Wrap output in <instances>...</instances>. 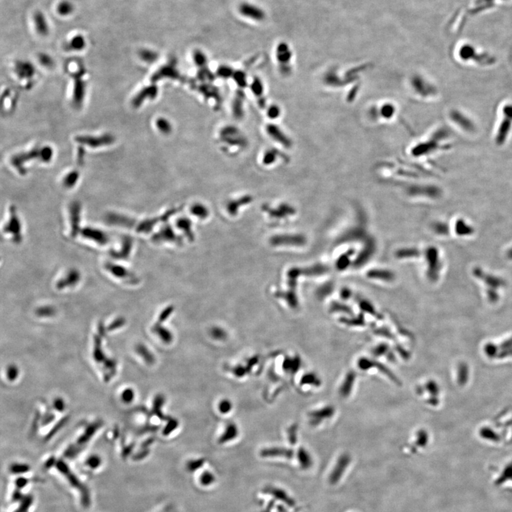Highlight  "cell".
I'll return each instance as SVG.
<instances>
[{
	"label": "cell",
	"mask_w": 512,
	"mask_h": 512,
	"mask_svg": "<svg viewBox=\"0 0 512 512\" xmlns=\"http://www.w3.org/2000/svg\"><path fill=\"white\" fill-rule=\"evenodd\" d=\"M73 4L70 1H68V0L61 1L57 6V12H58V15H61V16H69V15L73 13Z\"/></svg>",
	"instance_id": "9a60e30c"
},
{
	"label": "cell",
	"mask_w": 512,
	"mask_h": 512,
	"mask_svg": "<svg viewBox=\"0 0 512 512\" xmlns=\"http://www.w3.org/2000/svg\"><path fill=\"white\" fill-rule=\"evenodd\" d=\"M7 378L9 380L13 381L16 380L18 379V367L15 366V365H11L7 368Z\"/></svg>",
	"instance_id": "836d02e7"
},
{
	"label": "cell",
	"mask_w": 512,
	"mask_h": 512,
	"mask_svg": "<svg viewBox=\"0 0 512 512\" xmlns=\"http://www.w3.org/2000/svg\"><path fill=\"white\" fill-rule=\"evenodd\" d=\"M140 55L146 62H153L157 58V53L154 52L153 51L149 50V49L142 50L140 52Z\"/></svg>",
	"instance_id": "d4e9b609"
},
{
	"label": "cell",
	"mask_w": 512,
	"mask_h": 512,
	"mask_svg": "<svg viewBox=\"0 0 512 512\" xmlns=\"http://www.w3.org/2000/svg\"><path fill=\"white\" fill-rule=\"evenodd\" d=\"M348 459H341L340 460H339L337 467H335V469L333 470L331 475L329 476V482L332 485H334V484L339 482V479H341V476H342L345 469H346L347 465H348Z\"/></svg>",
	"instance_id": "30bf717a"
},
{
	"label": "cell",
	"mask_w": 512,
	"mask_h": 512,
	"mask_svg": "<svg viewBox=\"0 0 512 512\" xmlns=\"http://www.w3.org/2000/svg\"><path fill=\"white\" fill-rule=\"evenodd\" d=\"M192 211L193 213L197 214V215L200 216V217L202 216V217H205L206 216V214H207L206 208L203 207V206H201V205H197V206H194Z\"/></svg>",
	"instance_id": "d590c367"
},
{
	"label": "cell",
	"mask_w": 512,
	"mask_h": 512,
	"mask_svg": "<svg viewBox=\"0 0 512 512\" xmlns=\"http://www.w3.org/2000/svg\"><path fill=\"white\" fill-rule=\"evenodd\" d=\"M136 351L137 354L140 357H143L146 363L149 364V365H152V364L155 363V356L152 354V353L145 345H139L136 347Z\"/></svg>",
	"instance_id": "2e32d148"
},
{
	"label": "cell",
	"mask_w": 512,
	"mask_h": 512,
	"mask_svg": "<svg viewBox=\"0 0 512 512\" xmlns=\"http://www.w3.org/2000/svg\"><path fill=\"white\" fill-rule=\"evenodd\" d=\"M472 274L480 284L486 301L493 305L500 302L502 293L507 285V282L502 276L485 271L480 267L474 268Z\"/></svg>",
	"instance_id": "6da1fadb"
},
{
	"label": "cell",
	"mask_w": 512,
	"mask_h": 512,
	"mask_svg": "<svg viewBox=\"0 0 512 512\" xmlns=\"http://www.w3.org/2000/svg\"><path fill=\"white\" fill-rule=\"evenodd\" d=\"M179 422L176 419H171L170 420L168 421L167 424L163 430V435L164 436H169L170 433H172L176 428L178 427Z\"/></svg>",
	"instance_id": "83f0119b"
},
{
	"label": "cell",
	"mask_w": 512,
	"mask_h": 512,
	"mask_svg": "<svg viewBox=\"0 0 512 512\" xmlns=\"http://www.w3.org/2000/svg\"><path fill=\"white\" fill-rule=\"evenodd\" d=\"M123 323H124V321H123V320H118L115 321V322H113V323H112V325H110V328H109V329L112 330L114 329H116V328H120V327H121L122 325H123Z\"/></svg>",
	"instance_id": "f35d334b"
},
{
	"label": "cell",
	"mask_w": 512,
	"mask_h": 512,
	"mask_svg": "<svg viewBox=\"0 0 512 512\" xmlns=\"http://www.w3.org/2000/svg\"><path fill=\"white\" fill-rule=\"evenodd\" d=\"M101 457L97 456H91L90 457L88 458L87 461H86V465L92 469L98 468L101 465Z\"/></svg>",
	"instance_id": "4dcf8cb0"
},
{
	"label": "cell",
	"mask_w": 512,
	"mask_h": 512,
	"mask_svg": "<svg viewBox=\"0 0 512 512\" xmlns=\"http://www.w3.org/2000/svg\"><path fill=\"white\" fill-rule=\"evenodd\" d=\"M54 405H55V410L60 412L64 411L65 407H66L64 401L61 398H58V399H55Z\"/></svg>",
	"instance_id": "8d00e7d4"
},
{
	"label": "cell",
	"mask_w": 512,
	"mask_h": 512,
	"mask_svg": "<svg viewBox=\"0 0 512 512\" xmlns=\"http://www.w3.org/2000/svg\"><path fill=\"white\" fill-rule=\"evenodd\" d=\"M155 331L165 343L169 344L172 342V339H173V335H172V332H170L166 328L157 325L155 328Z\"/></svg>",
	"instance_id": "e0dca14e"
},
{
	"label": "cell",
	"mask_w": 512,
	"mask_h": 512,
	"mask_svg": "<svg viewBox=\"0 0 512 512\" xmlns=\"http://www.w3.org/2000/svg\"><path fill=\"white\" fill-rule=\"evenodd\" d=\"M454 235L457 238H467L473 237L475 233V228L473 223L462 217H456L452 223Z\"/></svg>",
	"instance_id": "3957f363"
},
{
	"label": "cell",
	"mask_w": 512,
	"mask_h": 512,
	"mask_svg": "<svg viewBox=\"0 0 512 512\" xmlns=\"http://www.w3.org/2000/svg\"><path fill=\"white\" fill-rule=\"evenodd\" d=\"M238 429L237 425L235 423L231 422V423L228 424L223 434L221 435V436L219 439V442L220 444L229 442V441L235 439L238 436Z\"/></svg>",
	"instance_id": "9c48e42d"
},
{
	"label": "cell",
	"mask_w": 512,
	"mask_h": 512,
	"mask_svg": "<svg viewBox=\"0 0 512 512\" xmlns=\"http://www.w3.org/2000/svg\"><path fill=\"white\" fill-rule=\"evenodd\" d=\"M257 362H258V358L256 357L250 359V360L248 361V368H249V369H251V368H252V367L255 366L256 364L257 363Z\"/></svg>",
	"instance_id": "b9f144b4"
},
{
	"label": "cell",
	"mask_w": 512,
	"mask_h": 512,
	"mask_svg": "<svg viewBox=\"0 0 512 512\" xmlns=\"http://www.w3.org/2000/svg\"><path fill=\"white\" fill-rule=\"evenodd\" d=\"M34 23L38 35L46 37L49 33V26L45 15L41 11H37L33 16Z\"/></svg>",
	"instance_id": "8992f818"
},
{
	"label": "cell",
	"mask_w": 512,
	"mask_h": 512,
	"mask_svg": "<svg viewBox=\"0 0 512 512\" xmlns=\"http://www.w3.org/2000/svg\"><path fill=\"white\" fill-rule=\"evenodd\" d=\"M86 46V40L82 35H76L68 43L67 48L69 50L79 51Z\"/></svg>",
	"instance_id": "5bb4252c"
},
{
	"label": "cell",
	"mask_w": 512,
	"mask_h": 512,
	"mask_svg": "<svg viewBox=\"0 0 512 512\" xmlns=\"http://www.w3.org/2000/svg\"><path fill=\"white\" fill-rule=\"evenodd\" d=\"M194 59L196 65H197L199 68H200V69L206 67L207 60H206V55H203L202 52H196V53L194 54Z\"/></svg>",
	"instance_id": "484cf974"
},
{
	"label": "cell",
	"mask_w": 512,
	"mask_h": 512,
	"mask_svg": "<svg viewBox=\"0 0 512 512\" xmlns=\"http://www.w3.org/2000/svg\"><path fill=\"white\" fill-rule=\"evenodd\" d=\"M242 12H243V14L251 12V13L249 14L248 16H251V18H256V19H258V18L261 19L263 18V12L256 8V7H253V6L244 5V7L242 9Z\"/></svg>",
	"instance_id": "44dd1931"
},
{
	"label": "cell",
	"mask_w": 512,
	"mask_h": 512,
	"mask_svg": "<svg viewBox=\"0 0 512 512\" xmlns=\"http://www.w3.org/2000/svg\"><path fill=\"white\" fill-rule=\"evenodd\" d=\"M265 131L271 138L284 146H290L289 139L283 133L280 128L274 124H268L265 127Z\"/></svg>",
	"instance_id": "5b68a950"
},
{
	"label": "cell",
	"mask_w": 512,
	"mask_h": 512,
	"mask_svg": "<svg viewBox=\"0 0 512 512\" xmlns=\"http://www.w3.org/2000/svg\"><path fill=\"white\" fill-rule=\"evenodd\" d=\"M232 408V402L228 400V399H223L219 402V410L222 414H227L231 411Z\"/></svg>",
	"instance_id": "f1b7e54d"
},
{
	"label": "cell",
	"mask_w": 512,
	"mask_h": 512,
	"mask_svg": "<svg viewBox=\"0 0 512 512\" xmlns=\"http://www.w3.org/2000/svg\"><path fill=\"white\" fill-rule=\"evenodd\" d=\"M250 371L249 368L247 366H237L234 368V374H235L237 377H243L245 375L248 374V371Z\"/></svg>",
	"instance_id": "e575fe53"
},
{
	"label": "cell",
	"mask_w": 512,
	"mask_h": 512,
	"mask_svg": "<svg viewBox=\"0 0 512 512\" xmlns=\"http://www.w3.org/2000/svg\"><path fill=\"white\" fill-rule=\"evenodd\" d=\"M202 464H203V461H201V460L194 461V462H189V468H191V469H192V470H194V469H196V468H197V467L201 466Z\"/></svg>",
	"instance_id": "60d3db41"
},
{
	"label": "cell",
	"mask_w": 512,
	"mask_h": 512,
	"mask_svg": "<svg viewBox=\"0 0 512 512\" xmlns=\"http://www.w3.org/2000/svg\"><path fill=\"white\" fill-rule=\"evenodd\" d=\"M243 102H244V95L241 92H238L236 95L233 102L232 110L234 116L237 118H240L243 115Z\"/></svg>",
	"instance_id": "8fae6325"
},
{
	"label": "cell",
	"mask_w": 512,
	"mask_h": 512,
	"mask_svg": "<svg viewBox=\"0 0 512 512\" xmlns=\"http://www.w3.org/2000/svg\"><path fill=\"white\" fill-rule=\"evenodd\" d=\"M40 59H41V62H42L43 64L46 65L52 64V63H51L52 61V58H51L49 55H41V56H40Z\"/></svg>",
	"instance_id": "ab89813d"
},
{
	"label": "cell",
	"mask_w": 512,
	"mask_h": 512,
	"mask_svg": "<svg viewBox=\"0 0 512 512\" xmlns=\"http://www.w3.org/2000/svg\"><path fill=\"white\" fill-rule=\"evenodd\" d=\"M250 88H251L253 94L257 98V102H258V104L260 105V107L264 108L265 105L264 85H263V81L258 77H255L253 79Z\"/></svg>",
	"instance_id": "52a82bcc"
},
{
	"label": "cell",
	"mask_w": 512,
	"mask_h": 512,
	"mask_svg": "<svg viewBox=\"0 0 512 512\" xmlns=\"http://www.w3.org/2000/svg\"><path fill=\"white\" fill-rule=\"evenodd\" d=\"M234 72L235 71L232 68L227 66H221L217 70V75L223 79H227V78H232Z\"/></svg>",
	"instance_id": "ffe728a7"
},
{
	"label": "cell",
	"mask_w": 512,
	"mask_h": 512,
	"mask_svg": "<svg viewBox=\"0 0 512 512\" xmlns=\"http://www.w3.org/2000/svg\"><path fill=\"white\" fill-rule=\"evenodd\" d=\"M503 117L499 123L496 135V143L499 145L504 144L506 139L508 137L512 127V105H506L503 108Z\"/></svg>",
	"instance_id": "7a4b0ae2"
},
{
	"label": "cell",
	"mask_w": 512,
	"mask_h": 512,
	"mask_svg": "<svg viewBox=\"0 0 512 512\" xmlns=\"http://www.w3.org/2000/svg\"><path fill=\"white\" fill-rule=\"evenodd\" d=\"M68 419H69L68 417L64 418V419H62V420L58 422V423L55 425L53 429L51 430L50 433H49V434L47 435V436H46V439H47V440L48 439H52V437H53L58 430H61V428H62V427L64 426L66 422H67Z\"/></svg>",
	"instance_id": "1f68e13d"
},
{
	"label": "cell",
	"mask_w": 512,
	"mask_h": 512,
	"mask_svg": "<svg viewBox=\"0 0 512 512\" xmlns=\"http://www.w3.org/2000/svg\"><path fill=\"white\" fill-rule=\"evenodd\" d=\"M134 398H135V393H134L133 390L131 389V388H127L122 393V399L126 403H129V402H132V401L134 400Z\"/></svg>",
	"instance_id": "d6a6232c"
},
{
	"label": "cell",
	"mask_w": 512,
	"mask_h": 512,
	"mask_svg": "<svg viewBox=\"0 0 512 512\" xmlns=\"http://www.w3.org/2000/svg\"><path fill=\"white\" fill-rule=\"evenodd\" d=\"M261 456L263 457H275V456H284L290 457L292 456V451L288 449L268 448L262 450Z\"/></svg>",
	"instance_id": "7c38bea8"
},
{
	"label": "cell",
	"mask_w": 512,
	"mask_h": 512,
	"mask_svg": "<svg viewBox=\"0 0 512 512\" xmlns=\"http://www.w3.org/2000/svg\"><path fill=\"white\" fill-rule=\"evenodd\" d=\"M94 358L95 360L98 362H104L106 360L105 355L102 351L101 347V342L99 338H95V350H94Z\"/></svg>",
	"instance_id": "cb8c5ba5"
},
{
	"label": "cell",
	"mask_w": 512,
	"mask_h": 512,
	"mask_svg": "<svg viewBox=\"0 0 512 512\" xmlns=\"http://www.w3.org/2000/svg\"><path fill=\"white\" fill-rule=\"evenodd\" d=\"M220 137L223 142L231 146H243L246 145V138L242 136L238 129L232 126H227L221 129Z\"/></svg>",
	"instance_id": "277c9868"
},
{
	"label": "cell",
	"mask_w": 512,
	"mask_h": 512,
	"mask_svg": "<svg viewBox=\"0 0 512 512\" xmlns=\"http://www.w3.org/2000/svg\"><path fill=\"white\" fill-rule=\"evenodd\" d=\"M101 422H94V423H92L90 426L88 427L84 434H83V436L80 438L79 439H78L77 444H78V445H84V444L86 443L88 441L90 440V439H91L92 436H93V435L95 434L96 430L101 427Z\"/></svg>",
	"instance_id": "4fadbf2b"
},
{
	"label": "cell",
	"mask_w": 512,
	"mask_h": 512,
	"mask_svg": "<svg viewBox=\"0 0 512 512\" xmlns=\"http://www.w3.org/2000/svg\"><path fill=\"white\" fill-rule=\"evenodd\" d=\"M165 403V397L163 395H157L154 401L153 411L156 416H158L160 419H165L164 415L162 412V407Z\"/></svg>",
	"instance_id": "ac0fdd59"
},
{
	"label": "cell",
	"mask_w": 512,
	"mask_h": 512,
	"mask_svg": "<svg viewBox=\"0 0 512 512\" xmlns=\"http://www.w3.org/2000/svg\"><path fill=\"white\" fill-rule=\"evenodd\" d=\"M504 257L507 260L512 261V244L510 245L504 251Z\"/></svg>",
	"instance_id": "74e56055"
},
{
	"label": "cell",
	"mask_w": 512,
	"mask_h": 512,
	"mask_svg": "<svg viewBox=\"0 0 512 512\" xmlns=\"http://www.w3.org/2000/svg\"><path fill=\"white\" fill-rule=\"evenodd\" d=\"M180 72L176 69L175 66L172 64L166 65L162 68L159 72L155 74L153 78H169L171 79H178L180 78Z\"/></svg>",
	"instance_id": "ba28073f"
},
{
	"label": "cell",
	"mask_w": 512,
	"mask_h": 512,
	"mask_svg": "<svg viewBox=\"0 0 512 512\" xmlns=\"http://www.w3.org/2000/svg\"><path fill=\"white\" fill-rule=\"evenodd\" d=\"M157 126L158 129L164 134L170 133L171 131H172V125L167 120L165 119V118H160V119L157 120Z\"/></svg>",
	"instance_id": "603a6c76"
},
{
	"label": "cell",
	"mask_w": 512,
	"mask_h": 512,
	"mask_svg": "<svg viewBox=\"0 0 512 512\" xmlns=\"http://www.w3.org/2000/svg\"><path fill=\"white\" fill-rule=\"evenodd\" d=\"M280 115V109L278 106L276 105H272V106L268 107V110H267V115L268 118L271 119H276L278 118Z\"/></svg>",
	"instance_id": "f546056e"
},
{
	"label": "cell",
	"mask_w": 512,
	"mask_h": 512,
	"mask_svg": "<svg viewBox=\"0 0 512 512\" xmlns=\"http://www.w3.org/2000/svg\"><path fill=\"white\" fill-rule=\"evenodd\" d=\"M211 336L216 340H223L227 337L226 331L220 328H214L211 330Z\"/></svg>",
	"instance_id": "4316f807"
},
{
	"label": "cell",
	"mask_w": 512,
	"mask_h": 512,
	"mask_svg": "<svg viewBox=\"0 0 512 512\" xmlns=\"http://www.w3.org/2000/svg\"><path fill=\"white\" fill-rule=\"evenodd\" d=\"M232 78L236 83H237V86L240 89H244L247 86L246 74L244 72H242V71H237V72H234Z\"/></svg>",
	"instance_id": "d6986e66"
},
{
	"label": "cell",
	"mask_w": 512,
	"mask_h": 512,
	"mask_svg": "<svg viewBox=\"0 0 512 512\" xmlns=\"http://www.w3.org/2000/svg\"><path fill=\"white\" fill-rule=\"evenodd\" d=\"M277 151L274 149H268L263 156V163L265 165H271L275 163L277 160Z\"/></svg>",
	"instance_id": "7402d4cb"
}]
</instances>
